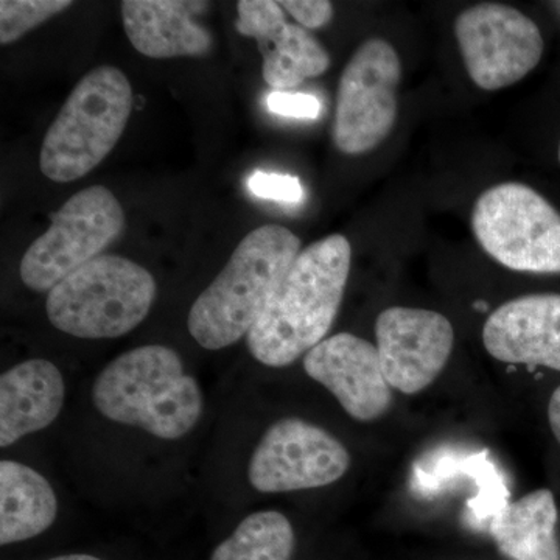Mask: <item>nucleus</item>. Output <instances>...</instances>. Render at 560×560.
I'll list each match as a JSON object with an SVG mask.
<instances>
[{
	"label": "nucleus",
	"mask_w": 560,
	"mask_h": 560,
	"mask_svg": "<svg viewBox=\"0 0 560 560\" xmlns=\"http://www.w3.org/2000/svg\"><path fill=\"white\" fill-rule=\"evenodd\" d=\"M558 518L555 493L537 489L497 512L490 534L511 560H560Z\"/></svg>",
	"instance_id": "nucleus-17"
},
{
	"label": "nucleus",
	"mask_w": 560,
	"mask_h": 560,
	"mask_svg": "<svg viewBox=\"0 0 560 560\" xmlns=\"http://www.w3.org/2000/svg\"><path fill=\"white\" fill-rule=\"evenodd\" d=\"M132 110V88L113 66L92 69L70 92L44 136L39 167L55 183H70L102 164L117 145Z\"/></svg>",
	"instance_id": "nucleus-4"
},
{
	"label": "nucleus",
	"mask_w": 560,
	"mask_h": 560,
	"mask_svg": "<svg viewBox=\"0 0 560 560\" xmlns=\"http://www.w3.org/2000/svg\"><path fill=\"white\" fill-rule=\"evenodd\" d=\"M206 7L179 0H125L121 22L131 46L145 57H205L212 49V36L194 21V14Z\"/></svg>",
	"instance_id": "nucleus-15"
},
{
	"label": "nucleus",
	"mask_w": 560,
	"mask_h": 560,
	"mask_svg": "<svg viewBox=\"0 0 560 560\" xmlns=\"http://www.w3.org/2000/svg\"><path fill=\"white\" fill-rule=\"evenodd\" d=\"M300 253V237L279 224L249 232L191 305L187 326L194 340L209 350L230 348L242 340Z\"/></svg>",
	"instance_id": "nucleus-2"
},
{
	"label": "nucleus",
	"mask_w": 560,
	"mask_h": 560,
	"mask_svg": "<svg viewBox=\"0 0 560 560\" xmlns=\"http://www.w3.org/2000/svg\"><path fill=\"white\" fill-rule=\"evenodd\" d=\"M279 3L305 31H318L334 18V5L327 0H285Z\"/></svg>",
	"instance_id": "nucleus-23"
},
{
	"label": "nucleus",
	"mask_w": 560,
	"mask_h": 560,
	"mask_svg": "<svg viewBox=\"0 0 560 560\" xmlns=\"http://www.w3.org/2000/svg\"><path fill=\"white\" fill-rule=\"evenodd\" d=\"M305 374L340 401L359 422L381 419L393 405V388L383 374L377 346L357 335H331L304 357Z\"/></svg>",
	"instance_id": "nucleus-12"
},
{
	"label": "nucleus",
	"mask_w": 560,
	"mask_h": 560,
	"mask_svg": "<svg viewBox=\"0 0 560 560\" xmlns=\"http://www.w3.org/2000/svg\"><path fill=\"white\" fill-rule=\"evenodd\" d=\"M352 248L334 234L301 250L253 329L250 355L270 368L290 366L326 340L348 285Z\"/></svg>",
	"instance_id": "nucleus-1"
},
{
	"label": "nucleus",
	"mask_w": 560,
	"mask_h": 560,
	"mask_svg": "<svg viewBox=\"0 0 560 560\" xmlns=\"http://www.w3.org/2000/svg\"><path fill=\"white\" fill-rule=\"evenodd\" d=\"M237 10V31L256 39L264 57V80L272 90H293L329 69L327 50L311 32L287 22L279 2L241 0Z\"/></svg>",
	"instance_id": "nucleus-13"
},
{
	"label": "nucleus",
	"mask_w": 560,
	"mask_h": 560,
	"mask_svg": "<svg viewBox=\"0 0 560 560\" xmlns=\"http://www.w3.org/2000/svg\"><path fill=\"white\" fill-rule=\"evenodd\" d=\"M58 500L50 482L16 460L0 463V545L31 540L54 525Z\"/></svg>",
	"instance_id": "nucleus-18"
},
{
	"label": "nucleus",
	"mask_w": 560,
	"mask_h": 560,
	"mask_svg": "<svg viewBox=\"0 0 560 560\" xmlns=\"http://www.w3.org/2000/svg\"><path fill=\"white\" fill-rule=\"evenodd\" d=\"M156 291L147 268L125 257L98 256L49 291L47 318L55 329L83 340L119 338L149 316Z\"/></svg>",
	"instance_id": "nucleus-5"
},
{
	"label": "nucleus",
	"mask_w": 560,
	"mask_h": 560,
	"mask_svg": "<svg viewBox=\"0 0 560 560\" xmlns=\"http://www.w3.org/2000/svg\"><path fill=\"white\" fill-rule=\"evenodd\" d=\"M455 36L471 81L485 91H499L525 79L544 55L536 22L501 3H480L455 21Z\"/></svg>",
	"instance_id": "nucleus-9"
},
{
	"label": "nucleus",
	"mask_w": 560,
	"mask_h": 560,
	"mask_svg": "<svg viewBox=\"0 0 560 560\" xmlns=\"http://www.w3.org/2000/svg\"><path fill=\"white\" fill-rule=\"evenodd\" d=\"M559 162H560V145H559Z\"/></svg>",
	"instance_id": "nucleus-26"
},
{
	"label": "nucleus",
	"mask_w": 560,
	"mask_h": 560,
	"mask_svg": "<svg viewBox=\"0 0 560 560\" xmlns=\"http://www.w3.org/2000/svg\"><path fill=\"white\" fill-rule=\"evenodd\" d=\"M471 230L485 253L508 270L560 272V213L525 184L482 191L471 210Z\"/></svg>",
	"instance_id": "nucleus-6"
},
{
	"label": "nucleus",
	"mask_w": 560,
	"mask_h": 560,
	"mask_svg": "<svg viewBox=\"0 0 560 560\" xmlns=\"http://www.w3.org/2000/svg\"><path fill=\"white\" fill-rule=\"evenodd\" d=\"M125 228L116 195L103 186L79 191L51 215V226L28 246L20 275L27 289L46 293L102 256Z\"/></svg>",
	"instance_id": "nucleus-7"
},
{
	"label": "nucleus",
	"mask_w": 560,
	"mask_h": 560,
	"mask_svg": "<svg viewBox=\"0 0 560 560\" xmlns=\"http://www.w3.org/2000/svg\"><path fill=\"white\" fill-rule=\"evenodd\" d=\"M548 422H550L552 434L560 444V386L552 393L548 404Z\"/></svg>",
	"instance_id": "nucleus-24"
},
{
	"label": "nucleus",
	"mask_w": 560,
	"mask_h": 560,
	"mask_svg": "<svg viewBox=\"0 0 560 560\" xmlns=\"http://www.w3.org/2000/svg\"><path fill=\"white\" fill-rule=\"evenodd\" d=\"M60 370L44 359L11 368L0 377V445L10 447L27 434L47 429L65 405Z\"/></svg>",
	"instance_id": "nucleus-16"
},
{
	"label": "nucleus",
	"mask_w": 560,
	"mask_h": 560,
	"mask_svg": "<svg viewBox=\"0 0 560 560\" xmlns=\"http://www.w3.org/2000/svg\"><path fill=\"white\" fill-rule=\"evenodd\" d=\"M103 418L138 427L161 440H179L202 415V393L167 346H140L110 361L92 385Z\"/></svg>",
	"instance_id": "nucleus-3"
},
{
	"label": "nucleus",
	"mask_w": 560,
	"mask_h": 560,
	"mask_svg": "<svg viewBox=\"0 0 560 560\" xmlns=\"http://www.w3.org/2000/svg\"><path fill=\"white\" fill-rule=\"evenodd\" d=\"M342 442L315 423L280 419L265 431L249 460L250 486L261 493H285L334 485L348 474Z\"/></svg>",
	"instance_id": "nucleus-10"
},
{
	"label": "nucleus",
	"mask_w": 560,
	"mask_h": 560,
	"mask_svg": "<svg viewBox=\"0 0 560 560\" xmlns=\"http://www.w3.org/2000/svg\"><path fill=\"white\" fill-rule=\"evenodd\" d=\"M68 0H2L0 2V44L14 43L55 14L68 10Z\"/></svg>",
	"instance_id": "nucleus-20"
},
{
	"label": "nucleus",
	"mask_w": 560,
	"mask_h": 560,
	"mask_svg": "<svg viewBox=\"0 0 560 560\" xmlns=\"http://www.w3.org/2000/svg\"><path fill=\"white\" fill-rule=\"evenodd\" d=\"M482 345L501 363L560 372V294H526L504 302L486 320Z\"/></svg>",
	"instance_id": "nucleus-14"
},
{
	"label": "nucleus",
	"mask_w": 560,
	"mask_h": 560,
	"mask_svg": "<svg viewBox=\"0 0 560 560\" xmlns=\"http://www.w3.org/2000/svg\"><path fill=\"white\" fill-rule=\"evenodd\" d=\"M249 190L260 198L280 202H301L304 189L300 179L279 173L256 172L248 180Z\"/></svg>",
	"instance_id": "nucleus-21"
},
{
	"label": "nucleus",
	"mask_w": 560,
	"mask_h": 560,
	"mask_svg": "<svg viewBox=\"0 0 560 560\" xmlns=\"http://www.w3.org/2000/svg\"><path fill=\"white\" fill-rule=\"evenodd\" d=\"M268 109L272 114L291 119H318L320 102L315 95L305 92L272 91L267 98Z\"/></svg>",
	"instance_id": "nucleus-22"
},
{
	"label": "nucleus",
	"mask_w": 560,
	"mask_h": 560,
	"mask_svg": "<svg viewBox=\"0 0 560 560\" xmlns=\"http://www.w3.org/2000/svg\"><path fill=\"white\" fill-rule=\"evenodd\" d=\"M375 338L390 388L412 396L429 388L447 366L455 329L441 313L389 307L378 315Z\"/></svg>",
	"instance_id": "nucleus-11"
},
{
	"label": "nucleus",
	"mask_w": 560,
	"mask_h": 560,
	"mask_svg": "<svg viewBox=\"0 0 560 560\" xmlns=\"http://www.w3.org/2000/svg\"><path fill=\"white\" fill-rule=\"evenodd\" d=\"M47 560H103L101 558H95V556L91 555H65L58 556V558H51Z\"/></svg>",
	"instance_id": "nucleus-25"
},
{
	"label": "nucleus",
	"mask_w": 560,
	"mask_h": 560,
	"mask_svg": "<svg viewBox=\"0 0 560 560\" xmlns=\"http://www.w3.org/2000/svg\"><path fill=\"white\" fill-rule=\"evenodd\" d=\"M294 529L278 511L254 512L226 540L221 541L210 560H291Z\"/></svg>",
	"instance_id": "nucleus-19"
},
{
	"label": "nucleus",
	"mask_w": 560,
	"mask_h": 560,
	"mask_svg": "<svg viewBox=\"0 0 560 560\" xmlns=\"http://www.w3.org/2000/svg\"><path fill=\"white\" fill-rule=\"evenodd\" d=\"M399 54L383 39L361 44L342 70L334 119V142L341 153H368L388 138L397 119Z\"/></svg>",
	"instance_id": "nucleus-8"
}]
</instances>
